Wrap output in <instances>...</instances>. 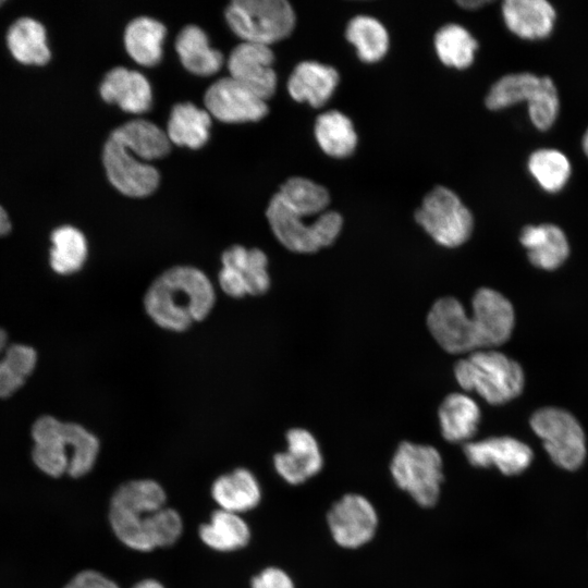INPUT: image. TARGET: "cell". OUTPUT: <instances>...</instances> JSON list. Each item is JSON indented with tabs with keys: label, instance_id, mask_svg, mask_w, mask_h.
I'll list each match as a JSON object with an SVG mask.
<instances>
[{
	"label": "cell",
	"instance_id": "obj_1",
	"mask_svg": "<svg viewBox=\"0 0 588 588\" xmlns=\"http://www.w3.org/2000/svg\"><path fill=\"white\" fill-rule=\"evenodd\" d=\"M514 324L512 303L489 287L476 291L470 315L460 301L446 296L436 301L427 316L431 335L451 354H469L499 346L511 338Z\"/></svg>",
	"mask_w": 588,
	"mask_h": 588
},
{
	"label": "cell",
	"instance_id": "obj_2",
	"mask_svg": "<svg viewBox=\"0 0 588 588\" xmlns=\"http://www.w3.org/2000/svg\"><path fill=\"white\" fill-rule=\"evenodd\" d=\"M167 495L151 479L131 480L113 493L109 519L115 536L127 547L150 551L173 544L181 536L180 514L164 507Z\"/></svg>",
	"mask_w": 588,
	"mask_h": 588
},
{
	"label": "cell",
	"instance_id": "obj_3",
	"mask_svg": "<svg viewBox=\"0 0 588 588\" xmlns=\"http://www.w3.org/2000/svg\"><path fill=\"white\" fill-rule=\"evenodd\" d=\"M216 303L210 279L193 266H175L159 274L144 295L148 317L160 328L183 332L207 318Z\"/></svg>",
	"mask_w": 588,
	"mask_h": 588
},
{
	"label": "cell",
	"instance_id": "obj_4",
	"mask_svg": "<svg viewBox=\"0 0 588 588\" xmlns=\"http://www.w3.org/2000/svg\"><path fill=\"white\" fill-rule=\"evenodd\" d=\"M35 442L33 460L44 473L59 477L68 473L81 477L91 470L98 453L99 441L85 427L62 422L52 416H41L33 425Z\"/></svg>",
	"mask_w": 588,
	"mask_h": 588
},
{
	"label": "cell",
	"instance_id": "obj_5",
	"mask_svg": "<svg viewBox=\"0 0 588 588\" xmlns=\"http://www.w3.org/2000/svg\"><path fill=\"white\" fill-rule=\"evenodd\" d=\"M454 375L463 390L476 392L491 405L514 400L525 385L522 366L493 348L469 353L455 364Z\"/></svg>",
	"mask_w": 588,
	"mask_h": 588
},
{
	"label": "cell",
	"instance_id": "obj_6",
	"mask_svg": "<svg viewBox=\"0 0 588 588\" xmlns=\"http://www.w3.org/2000/svg\"><path fill=\"white\" fill-rule=\"evenodd\" d=\"M397 487L422 507L436 505L444 479L439 451L427 444L402 442L390 464Z\"/></svg>",
	"mask_w": 588,
	"mask_h": 588
},
{
	"label": "cell",
	"instance_id": "obj_7",
	"mask_svg": "<svg viewBox=\"0 0 588 588\" xmlns=\"http://www.w3.org/2000/svg\"><path fill=\"white\" fill-rule=\"evenodd\" d=\"M225 19L245 42L266 46L287 37L295 26L294 10L285 0H235Z\"/></svg>",
	"mask_w": 588,
	"mask_h": 588
},
{
	"label": "cell",
	"instance_id": "obj_8",
	"mask_svg": "<svg viewBox=\"0 0 588 588\" xmlns=\"http://www.w3.org/2000/svg\"><path fill=\"white\" fill-rule=\"evenodd\" d=\"M266 216L277 240L294 253H315L331 245L341 232L343 219L335 211L321 213L313 223L287 208L275 195Z\"/></svg>",
	"mask_w": 588,
	"mask_h": 588
},
{
	"label": "cell",
	"instance_id": "obj_9",
	"mask_svg": "<svg viewBox=\"0 0 588 588\" xmlns=\"http://www.w3.org/2000/svg\"><path fill=\"white\" fill-rule=\"evenodd\" d=\"M415 220L441 246L463 245L474 230V217L450 188L436 186L415 211Z\"/></svg>",
	"mask_w": 588,
	"mask_h": 588
},
{
	"label": "cell",
	"instance_id": "obj_10",
	"mask_svg": "<svg viewBox=\"0 0 588 588\" xmlns=\"http://www.w3.org/2000/svg\"><path fill=\"white\" fill-rule=\"evenodd\" d=\"M529 422L554 464L567 470L581 466L586 457V439L575 416L563 408L547 406L537 409Z\"/></svg>",
	"mask_w": 588,
	"mask_h": 588
},
{
	"label": "cell",
	"instance_id": "obj_11",
	"mask_svg": "<svg viewBox=\"0 0 588 588\" xmlns=\"http://www.w3.org/2000/svg\"><path fill=\"white\" fill-rule=\"evenodd\" d=\"M221 264L218 283L226 295L242 298L262 295L269 290L268 259L262 250L233 245L222 253Z\"/></svg>",
	"mask_w": 588,
	"mask_h": 588
},
{
	"label": "cell",
	"instance_id": "obj_12",
	"mask_svg": "<svg viewBox=\"0 0 588 588\" xmlns=\"http://www.w3.org/2000/svg\"><path fill=\"white\" fill-rule=\"evenodd\" d=\"M102 162L111 184L126 196L144 197L158 187L157 169L140 161L113 132L105 144Z\"/></svg>",
	"mask_w": 588,
	"mask_h": 588
},
{
	"label": "cell",
	"instance_id": "obj_13",
	"mask_svg": "<svg viewBox=\"0 0 588 588\" xmlns=\"http://www.w3.org/2000/svg\"><path fill=\"white\" fill-rule=\"evenodd\" d=\"M327 522L336 544L345 549H357L372 540L379 519L375 506L367 498L347 493L330 507Z\"/></svg>",
	"mask_w": 588,
	"mask_h": 588
},
{
	"label": "cell",
	"instance_id": "obj_14",
	"mask_svg": "<svg viewBox=\"0 0 588 588\" xmlns=\"http://www.w3.org/2000/svg\"><path fill=\"white\" fill-rule=\"evenodd\" d=\"M204 102L208 113L225 123L259 121L268 113L266 100L230 76L216 81Z\"/></svg>",
	"mask_w": 588,
	"mask_h": 588
},
{
	"label": "cell",
	"instance_id": "obj_15",
	"mask_svg": "<svg viewBox=\"0 0 588 588\" xmlns=\"http://www.w3.org/2000/svg\"><path fill=\"white\" fill-rule=\"evenodd\" d=\"M274 56L269 46L243 41L230 53V77L262 98L275 91L277 74L272 68Z\"/></svg>",
	"mask_w": 588,
	"mask_h": 588
},
{
	"label": "cell",
	"instance_id": "obj_16",
	"mask_svg": "<svg viewBox=\"0 0 588 588\" xmlns=\"http://www.w3.org/2000/svg\"><path fill=\"white\" fill-rule=\"evenodd\" d=\"M464 454L475 467L495 466L506 476L518 475L532 462L531 449L512 437H491L464 444Z\"/></svg>",
	"mask_w": 588,
	"mask_h": 588
},
{
	"label": "cell",
	"instance_id": "obj_17",
	"mask_svg": "<svg viewBox=\"0 0 588 588\" xmlns=\"http://www.w3.org/2000/svg\"><path fill=\"white\" fill-rule=\"evenodd\" d=\"M287 449L277 453V473L290 485H301L322 468L323 457L316 438L306 429L292 428L286 432Z\"/></svg>",
	"mask_w": 588,
	"mask_h": 588
},
{
	"label": "cell",
	"instance_id": "obj_18",
	"mask_svg": "<svg viewBox=\"0 0 588 588\" xmlns=\"http://www.w3.org/2000/svg\"><path fill=\"white\" fill-rule=\"evenodd\" d=\"M501 14L507 30L526 41L549 38L558 21L555 7L547 0H505Z\"/></svg>",
	"mask_w": 588,
	"mask_h": 588
},
{
	"label": "cell",
	"instance_id": "obj_19",
	"mask_svg": "<svg viewBox=\"0 0 588 588\" xmlns=\"http://www.w3.org/2000/svg\"><path fill=\"white\" fill-rule=\"evenodd\" d=\"M518 238L526 249L530 264L541 270H556L571 253L566 233L554 223L526 224L520 230Z\"/></svg>",
	"mask_w": 588,
	"mask_h": 588
},
{
	"label": "cell",
	"instance_id": "obj_20",
	"mask_svg": "<svg viewBox=\"0 0 588 588\" xmlns=\"http://www.w3.org/2000/svg\"><path fill=\"white\" fill-rule=\"evenodd\" d=\"M100 95L108 103L118 105L123 111L143 113L151 106V87L139 72L118 66L109 71L101 85Z\"/></svg>",
	"mask_w": 588,
	"mask_h": 588
},
{
	"label": "cell",
	"instance_id": "obj_21",
	"mask_svg": "<svg viewBox=\"0 0 588 588\" xmlns=\"http://www.w3.org/2000/svg\"><path fill=\"white\" fill-rule=\"evenodd\" d=\"M338 71L315 61H304L296 65L287 81L290 96L298 102H308L315 108L322 107L339 84Z\"/></svg>",
	"mask_w": 588,
	"mask_h": 588
},
{
	"label": "cell",
	"instance_id": "obj_22",
	"mask_svg": "<svg viewBox=\"0 0 588 588\" xmlns=\"http://www.w3.org/2000/svg\"><path fill=\"white\" fill-rule=\"evenodd\" d=\"M529 176L547 194H559L569 183L573 164L568 156L555 147H539L526 160Z\"/></svg>",
	"mask_w": 588,
	"mask_h": 588
},
{
	"label": "cell",
	"instance_id": "obj_23",
	"mask_svg": "<svg viewBox=\"0 0 588 588\" xmlns=\"http://www.w3.org/2000/svg\"><path fill=\"white\" fill-rule=\"evenodd\" d=\"M441 433L450 442H469L477 431L481 413L478 404L465 393H451L439 407Z\"/></svg>",
	"mask_w": 588,
	"mask_h": 588
},
{
	"label": "cell",
	"instance_id": "obj_24",
	"mask_svg": "<svg viewBox=\"0 0 588 588\" xmlns=\"http://www.w3.org/2000/svg\"><path fill=\"white\" fill-rule=\"evenodd\" d=\"M7 46L12 57L25 65L41 66L47 64L51 57L46 29L32 17H21L10 26Z\"/></svg>",
	"mask_w": 588,
	"mask_h": 588
},
{
	"label": "cell",
	"instance_id": "obj_25",
	"mask_svg": "<svg viewBox=\"0 0 588 588\" xmlns=\"http://www.w3.org/2000/svg\"><path fill=\"white\" fill-rule=\"evenodd\" d=\"M211 492L221 510L235 514L256 507L261 498L257 479L245 468L217 478Z\"/></svg>",
	"mask_w": 588,
	"mask_h": 588
},
{
	"label": "cell",
	"instance_id": "obj_26",
	"mask_svg": "<svg viewBox=\"0 0 588 588\" xmlns=\"http://www.w3.org/2000/svg\"><path fill=\"white\" fill-rule=\"evenodd\" d=\"M175 49L183 66L196 75H212L223 63L221 52L210 47L207 35L196 25H187L179 33Z\"/></svg>",
	"mask_w": 588,
	"mask_h": 588
},
{
	"label": "cell",
	"instance_id": "obj_27",
	"mask_svg": "<svg viewBox=\"0 0 588 588\" xmlns=\"http://www.w3.org/2000/svg\"><path fill=\"white\" fill-rule=\"evenodd\" d=\"M166 27L147 16L134 19L125 28L124 45L130 57L140 65L152 66L162 57Z\"/></svg>",
	"mask_w": 588,
	"mask_h": 588
},
{
	"label": "cell",
	"instance_id": "obj_28",
	"mask_svg": "<svg viewBox=\"0 0 588 588\" xmlns=\"http://www.w3.org/2000/svg\"><path fill=\"white\" fill-rule=\"evenodd\" d=\"M37 354L30 346L9 344L8 335L0 328V397L16 392L33 372Z\"/></svg>",
	"mask_w": 588,
	"mask_h": 588
},
{
	"label": "cell",
	"instance_id": "obj_29",
	"mask_svg": "<svg viewBox=\"0 0 588 588\" xmlns=\"http://www.w3.org/2000/svg\"><path fill=\"white\" fill-rule=\"evenodd\" d=\"M210 125V115L206 110L191 102L177 103L171 111L167 135L177 146L198 149L208 140Z\"/></svg>",
	"mask_w": 588,
	"mask_h": 588
},
{
	"label": "cell",
	"instance_id": "obj_30",
	"mask_svg": "<svg viewBox=\"0 0 588 588\" xmlns=\"http://www.w3.org/2000/svg\"><path fill=\"white\" fill-rule=\"evenodd\" d=\"M315 137L323 152L334 158L348 157L357 145L352 121L335 110L327 111L317 118Z\"/></svg>",
	"mask_w": 588,
	"mask_h": 588
},
{
	"label": "cell",
	"instance_id": "obj_31",
	"mask_svg": "<svg viewBox=\"0 0 588 588\" xmlns=\"http://www.w3.org/2000/svg\"><path fill=\"white\" fill-rule=\"evenodd\" d=\"M205 544L218 551H232L245 547L250 538L247 524L235 513L215 511L208 524L199 527Z\"/></svg>",
	"mask_w": 588,
	"mask_h": 588
},
{
	"label": "cell",
	"instance_id": "obj_32",
	"mask_svg": "<svg viewBox=\"0 0 588 588\" xmlns=\"http://www.w3.org/2000/svg\"><path fill=\"white\" fill-rule=\"evenodd\" d=\"M541 79V75L522 71L507 73L497 79L489 88L485 105L491 111L505 110L527 103Z\"/></svg>",
	"mask_w": 588,
	"mask_h": 588
},
{
	"label": "cell",
	"instance_id": "obj_33",
	"mask_svg": "<svg viewBox=\"0 0 588 588\" xmlns=\"http://www.w3.org/2000/svg\"><path fill=\"white\" fill-rule=\"evenodd\" d=\"M113 133L143 160L162 158L170 150L167 133L146 120L126 122L115 128Z\"/></svg>",
	"mask_w": 588,
	"mask_h": 588
},
{
	"label": "cell",
	"instance_id": "obj_34",
	"mask_svg": "<svg viewBox=\"0 0 588 588\" xmlns=\"http://www.w3.org/2000/svg\"><path fill=\"white\" fill-rule=\"evenodd\" d=\"M434 48L443 64L465 70L475 61L478 41L462 25L446 24L436 34Z\"/></svg>",
	"mask_w": 588,
	"mask_h": 588
},
{
	"label": "cell",
	"instance_id": "obj_35",
	"mask_svg": "<svg viewBox=\"0 0 588 588\" xmlns=\"http://www.w3.org/2000/svg\"><path fill=\"white\" fill-rule=\"evenodd\" d=\"M50 266L54 272L69 275L78 271L87 257L84 234L71 225H62L51 233Z\"/></svg>",
	"mask_w": 588,
	"mask_h": 588
},
{
	"label": "cell",
	"instance_id": "obj_36",
	"mask_svg": "<svg viewBox=\"0 0 588 588\" xmlns=\"http://www.w3.org/2000/svg\"><path fill=\"white\" fill-rule=\"evenodd\" d=\"M274 195L287 208L304 218L320 216L330 203L329 193L323 186L301 176L285 181Z\"/></svg>",
	"mask_w": 588,
	"mask_h": 588
},
{
	"label": "cell",
	"instance_id": "obj_37",
	"mask_svg": "<svg viewBox=\"0 0 588 588\" xmlns=\"http://www.w3.org/2000/svg\"><path fill=\"white\" fill-rule=\"evenodd\" d=\"M346 39L356 48L358 58L367 63L381 60L389 48V35L384 26L375 17L358 15L353 17L345 30Z\"/></svg>",
	"mask_w": 588,
	"mask_h": 588
},
{
	"label": "cell",
	"instance_id": "obj_38",
	"mask_svg": "<svg viewBox=\"0 0 588 588\" xmlns=\"http://www.w3.org/2000/svg\"><path fill=\"white\" fill-rule=\"evenodd\" d=\"M528 120L540 132L551 130L561 111V99L554 79L541 75L540 83L526 103Z\"/></svg>",
	"mask_w": 588,
	"mask_h": 588
},
{
	"label": "cell",
	"instance_id": "obj_39",
	"mask_svg": "<svg viewBox=\"0 0 588 588\" xmlns=\"http://www.w3.org/2000/svg\"><path fill=\"white\" fill-rule=\"evenodd\" d=\"M252 588H295L292 578L281 568L267 567L250 581Z\"/></svg>",
	"mask_w": 588,
	"mask_h": 588
},
{
	"label": "cell",
	"instance_id": "obj_40",
	"mask_svg": "<svg viewBox=\"0 0 588 588\" xmlns=\"http://www.w3.org/2000/svg\"><path fill=\"white\" fill-rule=\"evenodd\" d=\"M64 588H119V586L96 571L78 573Z\"/></svg>",
	"mask_w": 588,
	"mask_h": 588
},
{
	"label": "cell",
	"instance_id": "obj_41",
	"mask_svg": "<svg viewBox=\"0 0 588 588\" xmlns=\"http://www.w3.org/2000/svg\"><path fill=\"white\" fill-rule=\"evenodd\" d=\"M11 231V222L4 208L0 206V236L7 235Z\"/></svg>",
	"mask_w": 588,
	"mask_h": 588
},
{
	"label": "cell",
	"instance_id": "obj_42",
	"mask_svg": "<svg viewBox=\"0 0 588 588\" xmlns=\"http://www.w3.org/2000/svg\"><path fill=\"white\" fill-rule=\"evenodd\" d=\"M460 7L466 10H478L486 4H489L490 1L487 0H464L457 2Z\"/></svg>",
	"mask_w": 588,
	"mask_h": 588
},
{
	"label": "cell",
	"instance_id": "obj_43",
	"mask_svg": "<svg viewBox=\"0 0 588 588\" xmlns=\"http://www.w3.org/2000/svg\"><path fill=\"white\" fill-rule=\"evenodd\" d=\"M133 588H164V587L155 579H145L134 585Z\"/></svg>",
	"mask_w": 588,
	"mask_h": 588
},
{
	"label": "cell",
	"instance_id": "obj_44",
	"mask_svg": "<svg viewBox=\"0 0 588 588\" xmlns=\"http://www.w3.org/2000/svg\"><path fill=\"white\" fill-rule=\"evenodd\" d=\"M580 147H581L583 154L588 159V126L586 127V130L584 131L581 135Z\"/></svg>",
	"mask_w": 588,
	"mask_h": 588
},
{
	"label": "cell",
	"instance_id": "obj_45",
	"mask_svg": "<svg viewBox=\"0 0 588 588\" xmlns=\"http://www.w3.org/2000/svg\"><path fill=\"white\" fill-rule=\"evenodd\" d=\"M4 4V1L0 0V5Z\"/></svg>",
	"mask_w": 588,
	"mask_h": 588
}]
</instances>
